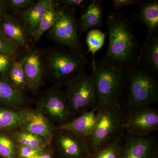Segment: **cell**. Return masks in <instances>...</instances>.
<instances>
[{"label": "cell", "mask_w": 158, "mask_h": 158, "mask_svg": "<svg viewBox=\"0 0 158 158\" xmlns=\"http://www.w3.org/2000/svg\"><path fill=\"white\" fill-rule=\"evenodd\" d=\"M22 65L26 79L27 90L37 95L45 80V71L40 48L32 44L24 52Z\"/></svg>", "instance_id": "8fae6325"}, {"label": "cell", "mask_w": 158, "mask_h": 158, "mask_svg": "<svg viewBox=\"0 0 158 158\" xmlns=\"http://www.w3.org/2000/svg\"><path fill=\"white\" fill-rule=\"evenodd\" d=\"M45 80L55 86H67L85 71L88 62L85 54L55 44L40 48Z\"/></svg>", "instance_id": "7a4b0ae2"}, {"label": "cell", "mask_w": 158, "mask_h": 158, "mask_svg": "<svg viewBox=\"0 0 158 158\" xmlns=\"http://www.w3.org/2000/svg\"><path fill=\"white\" fill-rule=\"evenodd\" d=\"M123 143L124 135L99 148L90 158H120Z\"/></svg>", "instance_id": "d4e9b609"}, {"label": "cell", "mask_w": 158, "mask_h": 158, "mask_svg": "<svg viewBox=\"0 0 158 158\" xmlns=\"http://www.w3.org/2000/svg\"><path fill=\"white\" fill-rule=\"evenodd\" d=\"M32 111L27 109L0 108V129L14 131L21 128Z\"/></svg>", "instance_id": "ffe728a7"}, {"label": "cell", "mask_w": 158, "mask_h": 158, "mask_svg": "<svg viewBox=\"0 0 158 158\" xmlns=\"http://www.w3.org/2000/svg\"><path fill=\"white\" fill-rule=\"evenodd\" d=\"M98 107L83 112L72 120L56 129L70 131L87 138L92 135L98 120Z\"/></svg>", "instance_id": "2e32d148"}, {"label": "cell", "mask_w": 158, "mask_h": 158, "mask_svg": "<svg viewBox=\"0 0 158 158\" xmlns=\"http://www.w3.org/2000/svg\"><path fill=\"white\" fill-rule=\"evenodd\" d=\"M93 80L98 106L122 105L127 90V71L118 70L101 60L91 65Z\"/></svg>", "instance_id": "3957f363"}, {"label": "cell", "mask_w": 158, "mask_h": 158, "mask_svg": "<svg viewBox=\"0 0 158 158\" xmlns=\"http://www.w3.org/2000/svg\"><path fill=\"white\" fill-rule=\"evenodd\" d=\"M13 132L15 138L19 145H27L37 149H44L49 145V141L23 130H18Z\"/></svg>", "instance_id": "603a6c76"}, {"label": "cell", "mask_w": 158, "mask_h": 158, "mask_svg": "<svg viewBox=\"0 0 158 158\" xmlns=\"http://www.w3.org/2000/svg\"><path fill=\"white\" fill-rule=\"evenodd\" d=\"M9 13L5 1L0 0V21Z\"/></svg>", "instance_id": "e575fe53"}, {"label": "cell", "mask_w": 158, "mask_h": 158, "mask_svg": "<svg viewBox=\"0 0 158 158\" xmlns=\"http://www.w3.org/2000/svg\"><path fill=\"white\" fill-rule=\"evenodd\" d=\"M9 13H11L27 9L36 2V0H6Z\"/></svg>", "instance_id": "f1b7e54d"}, {"label": "cell", "mask_w": 158, "mask_h": 158, "mask_svg": "<svg viewBox=\"0 0 158 158\" xmlns=\"http://www.w3.org/2000/svg\"><path fill=\"white\" fill-rule=\"evenodd\" d=\"M0 32L9 42L23 51L27 50L33 44L32 38L21 23L11 13L0 21Z\"/></svg>", "instance_id": "7c38bea8"}, {"label": "cell", "mask_w": 158, "mask_h": 158, "mask_svg": "<svg viewBox=\"0 0 158 158\" xmlns=\"http://www.w3.org/2000/svg\"><path fill=\"white\" fill-rule=\"evenodd\" d=\"M54 158H90L88 139L67 130L56 129L50 141Z\"/></svg>", "instance_id": "30bf717a"}, {"label": "cell", "mask_w": 158, "mask_h": 158, "mask_svg": "<svg viewBox=\"0 0 158 158\" xmlns=\"http://www.w3.org/2000/svg\"><path fill=\"white\" fill-rule=\"evenodd\" d=\"M31 146L20 145L19 148L18 158H32L40 150Z\"/></svg>", "instance_id": "1f68e13d"}, {"label": "cell", "mask_w": 158, "mask_h": 158, "mask_svg": "<svg viewBox=\"0 0 158 158\" xmlns=\"http://www.w3.org/2000/svg\"><path fill=\"white\" fill-rule=\"evenodd\" d=\"M32 158H54V156L52 151L48 146L46 148L40 150L37 154Z\"/></svg>", "instance_id": "836d02e7"}, {"label": "cell", "mask_w": 158, "mask_h": 158, "mask_svg": "<svg viewBox=\"0 0 158 158\" xmlns=\"http://www.w3.org/2000/svg\"><path fill=\"white\" fill-rule=\"evenodd\" d=\"M137 8L131 18L147 27V36L158 33V0H139Z\"/></svg>", "instance_id": "9a60e30c"}, {"label": "cell", "mask_w": 158, "mask_h": 158, "mask_svg": "<svg viewBox=\"0 0 158 158\" xmlns=\"http://www.w3.org/2000/svg\"><path fill=\"white\" fill-rule=\"evenodd\" d=\"M55 125L37 110L31 112L30 117L20 129L50 141L56 130Z\"/></svg>", "instance_id": "d6986e66"}, {"label": "cell", "mask_w": 158, "mask_h": 158, "mask_svg": "<svg viewBox=\"0 0 158 158\" xmlns=\"http://www.w3.org/2000/svg\"><path fill=\"white\" fill-rule=\"evenodd\" d=\"M22 56L13 62L9 71L8 77L9 81L15 88L25 91L27 90V83L23 68Z\"/></svg>", "instance_id": "484cf974"}, {"label": "cell", "mask_w": 158, "mask_h": 158, "mask_svg": "<svg viewBox=\"0 0 158 158\" xmlns=\"http://www.w3.org/2000/svg\"><path fill=\"white\" fill-rule=\"evenodd\" d=\"M22 56L0 55V75H6L8 76L9 71L13 62Z\"/></svg>", "instance_id": "f546056e"}, {"label": "cell", "mask_w": 158, "mask_h": 158, "mask_svg": "<svg viewBox=\"0 0 158 158\" xmlns=\"http://www.w3.org/2000/svg\"><path fill=\"white\" fill-rule=\"evenodd\" d=\"M147 158H158V148L156 144L151 151Z\"/></svg>", "instance_id": "d590c367"}, {"label": "cell", "mask_w": 158, "mask_h": 158, "mask_svg": "<svg viewBox=\"0 0 158 158\" xmlns=\"http://www.w3.org/2000/svg\"><path fill=\"white\" fill-rule=\"evenodd\" d=\"M61 5L57 0H53L44 15L38 30L33 38V44H35L40 40L44 34L55 24L60 13Z\"/></svg>", "instance_id": "7402d4cb"}, {"label": "cell", "mask_w": 158, "mask_h": 158, "mask_svg": "<svg viewBox=\"0 0 158 158\" xmlns=\"http://www.w3.org/2000/svg\"><path fill=\"white\" fill-rule=\"evenodd\" d=\"M53 0H38L27 9L11 13L14 15L33 38L48 7Z\"/></svg>", "instance_id": "4fadbf2b"}, {"label": "cell", "mask_w": 158, "mask_h": 158, "mask_svg": "<svg viewBox=\"0 0 158 158\" xmlns=\"http://www.w3.org/2000/svg\"><path fill=\"white\" fill-rule=\"evenodd\" d=\"M105 38L106 34L98 29H92L88 31L87 34L86 42L88 46V52H90L92 54V65L95 62V54L104 44Z\"/></svg>", "instance_id": "4316f807"}, {"label": "cell", "mask_w": 158, "mask_h": 158, "mask_svg": "<svg viewBox=\"0 0 158 158\" xmlns=\"http://www.w3.org/2000/svg\"><path fill=\"white\" fill-rule=\"evenodd\" d=\"M25 51L9 42L0 32V55L22 56Z\"/></svg>", "instance_id": "83f0119b"}, {"label": "cell", "mask_w": 158, "mask_h": 158, "mask_svg": "<svg viewBox=\"0 0 158 158\" xmlns=\"http://www.w3.org/2000/svg\"><path fill=\"white\" fill-rule=\"evenodd\" d=\"M67 86L65 94L71 112L75 118L83 112L98 107L90 74L84 71Z\"/></svg>", "instance_id": "ba28073f"}, {"label": "cell", "mask_w": 158, "mask_h": 158, "mask_svg": "<svg viewBox=\"0 0 158 158\" xmlns=\"http://www.w3.org/2000/svg\"><path fill=\"white\" fill-rule=\"evenodd\" d=\"M104 13V8L101 1L93 0L89 2L77 19L79 37L91 28L102 27Z\"/></svg>", "instance_id": "e0dca14e"}, {"label": "cell", "mask_w": 158, "mask_h": 158, "mask_svg": "<svg viewBox=\"0 0 158 158\" xmlns=\"http://www.w3.org/2000/svg\"><path fill=\"white\" fill-rule=\"evenodd\" d=\"M0 158H2V157L0 156Z\"/></svg>", "instance_id": "8d00e7d4"}, {"label": "cell", "mask_w": 158, "mask_h": 158, "mask_svg": "<svg viewBox=\"0 0 158 158\" xmlns=\"http://www.w3.org/2000/svg\"><path fill=\"white\" fill-rule=\"evenodd\" d=\"M127 76L126 110L151 106L158 102V76L140 63L135 69L127 71Z\"/></svg>", "instance_id": "277c9868"}, {"label": "cell", "mask_w": 158, "mask_h": 158, "mask_svg": "<svg viewBox=\"0 0 158 158\" xmlns=\"http://www.w3.org/2000/svg\"><path fill=\"white\" fill-rule=\"evenodd\" d=\"M122 126L124 135L148 137L158 131V111L151 106L125 110Z\"/></svg>", "instance_id": "9c48e42d"}, {"label": "cell", "mask_w": 158, "mask_h": 158, "mask_svg": "<svg viewBox=\"0 0 158 158\" xmlns=\"http://www.w3.org/2000/svg\"><path fill=\"white\" fill-rule=\"evenodd\" d=\"M32 99L12 85L8 76L0 75V103L12 109H27Z\"/></svg>", "instance_id": "5bb4252c"}, {"label": "cell", "mask_w": 158, "mask_h": 158, "mask_svg": "<svg viewBox=\"0 0 158 158\" xmlns=\"http://www.w3.org/2000/svg\"><path fill=\"white\" fill-rule=\"evenodd\" d=\"M139 2V0H113L112 3L115 10L118 11L126 6L137 5Z\"/></svg>", "instance_id": "d6a6232c"}, {"label": "cell", "mask_w": 158, "mask_h": 158, "mask_svg": "<svg viewBox=\"0 0 158 158\" xmlns=\"http://www.w3.org/2000/svg\"><path fill=\"white\" fill-rule=\"evenodd\" d=\"M19 146L13 134L0 132V156L3 158H18Z\"/></svg>", "instance_id": "cb8c5ba5"}, {"label": "cell", "mask_w": 158, "mask_h": 158, "mask_svg": "<svg viewBox=\"0 0 158 158\" xmlns=\"http://www.w3.org/2000/svg\"><path fill=\"white\" fill-rule=\"evenodd\" d=\"M109 45L102 61L118 70L131 71L140 64L142 46L126 15L114 10L106 17Z\"/></svg>", "instance_id": "6da1fadb"}, {"label": "cell", "mask_w": 158, "mask_h": 158, "mask_svg": "<svg viewBox=\"0 0 158 158\" xmlns=\"http://www.w3.org/2000/svg\"><path fill=\"white\" fill-rule=\"evenodd\" d=\"M36 110L55 125L65 124L75 118L71 112L65 91L53 85L39 94L36 100Z\"/></svg>", "instance_id": "52a82bcc"}, {"label": "cell", "mask_w": 158, "mask_h": 158, "mask_svg": "<svg viewBox=\"0 0 158 158\" xmlns=\"http://www.w3.org/2000/svg\"><path fill=\"white\" fill-rule=\"evenodd\" d=\"M125 111L122 105L98 106L97 123L92 135L88 139L91 155L100 148L124 135L122 123Z\"/></svg>", "instance_id": "5b68a950"}, {"label": "cell", "mask_w": 158, "mask_h": 158, "mask_svg": "<svg viewBox=\"0 0 158 158\" xmlns=\"http://www.w3.org/2000/svg\"><path fill=\"white\" fill-rule=\"evenodd\" d=\"M77 9L61 5L55 24L47 32L46 36L55 44L68 48L77 53L83 54L84 48L78 35Z\"/></svg>", "instance_id": "8992f818"}, {"label": "cell", "mask_w": 158, "mask_h": 158, "mask_svg": "<svg viewBox=\"0 0 158 158\" xmlns=\"http://www.w3.org/2000/svg\"><path fill=\"white\" fill-rule=\"evenodd\" d=\"M142 46L140 63L152 73L158 76V33L147 36Z\"/></svg>", "instance_id": "44dd1931"}, {"label": "cell", "mask_w": 158, "mask_h": 158, "mask_svg": "<svg viewBox=\"0 0 158 158\" xmlns=\"http://www.w3.org/2000/svg\"><path fill=\"white\" fill-rule=\"evenodd\" d=\"M62 6H67L74 9H84L87 6L89 1L87 0H57Z\"/></svg>", "instance_id": "4dcf8cb0"}, {"label": "cell", "mask_w": 158, "mask_h": 158, "mask_svg": "<svg viewBox=\"0 0 158 158\" xmlns=\"http://www.w3.org/2000/svg\"><path fill=\"white\" fill-rule=\"evenodd\" d=\"M156 144L153 138L124 135L120 158H147Z\"/></svg>", "instance_id": "ac0fdd59"}]
</instances>
